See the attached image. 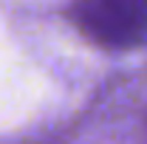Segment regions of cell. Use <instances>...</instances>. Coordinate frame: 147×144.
Here are the masks:
<instances>
[{
  "label": "cell",
  "mask_w": 147,
  "mask_h": 144,
  "mask_svg": "<svg viewBox=\"0 0 147 144\" xmlns=\"http://www.w3.org/2000/svg\"><path fill=\"white\" fill-rule=\"evenodd\" d=\"M68 17L91 42L110 51L147 40V0H74Z\"/></svg>",
  "instance_id": "obj_1"
}]
</instances>
